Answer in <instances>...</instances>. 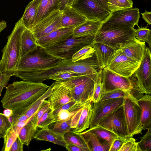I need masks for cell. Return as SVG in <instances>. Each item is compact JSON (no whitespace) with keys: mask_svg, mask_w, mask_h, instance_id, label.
Here are the masks:
<instances>
[{"mask_svg":"<svg viewBox=\"0 0 151 151\" xmlns=\"http://www.w3.org/2000/svg\"><path fill=\"white\" fill-rule=\"evenodd\" d=\"M146 46L145 42L139 41L135 37L129 40L120 49L129 58L141 63Z\"/></svg>","mask_w":151,"mask_h":151,"instance_id":"obj_20","label":"cell"},{"mask_svg":"<svg viewBox=\"0 0 151 151\" xmlns=\"http://www.w3.org/2000/svg\"><path fill=\"white\" fill-rule=\"evenodd\" d=\"M133 91L140 97L151 93V55L150 49L146 46L143 58L138 68L132 75Z\"/></svg>","mask_w":151,"mask_h":151,"instance_id":"obj_7","label":"cell"},{"mask_svg":"<svg viewBox=\"0 0 151 151\" xmlns=\"http://www.w3.org/2000/svg\"><path fill=\"white\" fill-rule=\"evenodd\" d=\"M135 30V37L139 41L147 42L150 48L151 47V30L147 28V25L145 27H140Z\"/></svg>","mask_w":151,"mask_h":151,"instance_id":"obj_39","label":"cell"},{"mask_svg":"<svg viewBox=\"0 0 151 151\" xmlns=\"http://www.w3.org/2000/svg\"><path fill=\"white\" fill-rule=\"evenodd\" d=\"M34 139L38 140L47 141L65 147L67 144L63 135L55 132L48 128L37 130Z\"/></svg>","mask_w":151,"mask_h":151,"instance_id":"obj_27","label":"cell"},{"mask_svg":"<svg viewBox=\"0 0 151 151\" xmlns=\"http://www.w3.org/2000/svg\"><path fill=\"white\" fill-rule=\"evenodd\" d=\"M138 144L141 151H151V129H147L146 133L140 138Z\"/></svg>","mask_w":151,"mask_h":151,"instance_id":"obj_43","label":"cell"},{"mask_svg":"<svg viewBox=\"0 0 151 151\" xmlns=\"http://www.w3.org/2000/svg\"><path fill=\"white\" fill-rule=\"evenodd\" d=\"M62 60L50 54L44 47L38 46L36 50L20 59L14 72L46 70L58 65Z\"/></svg>","mask_w":151,"mask_h":151,"instance_id":"obj_4","label":"cell"},{"mask_svg":"<svg viewBox=\"0 0 151 151\" xmlns=\"http://www.w3.org/2000/svg\"><path fill=\"white\" fill-rule=\"evenodd\" d=\"M101 72L100 73L95 81L94 91L92 98V101L93 103H96L100 101L103 93L101 77Z\"/></svg>","mask_w":151,"mask_h":151,"instance_id":"obj_42","label":"cell"},{"mask_svg":"<svg viewBox=\"0 0 151 151\" xmlns=\"http://www.w3.org/2000/svg\"><path fill=\"white\" fill-rule=\"evenodd\" d=\"M137 101L141 108V116L140 124L134 135L141 134L143 130L151 129V94H143L137 99Z\"/></svg>","mask_w":151,"mask_h":151,"instance_id":"obj_19","label":"cell"},{"mask_svg":"<svg viewBox=\"0 0 151 151\" xmlns=\"http://www.w3.org/2000/svg\"><path fill=\"white\" fill-rule=\"evenodd\" d=\"M95 35H90L78 37L73 35L57 44L45 47L50 54L61 59H71L73 55L83 47L92 46Z\"/></svg>","mask_w":151,"mask_h":151,"instance_id":"obj_5","label":"cell"},{"mask_svg":"<svg viewBox=\"0 0 151 151\" xmlns=\"http://www.w3.org/2000/svg\"><path fill=\"white\" fill-rule=\"evenodd\" d=\"M89 151H109L111 145L87 130L79 133Z\"/></svg>","mask_w":151,"mask_h":151,"instance_id":"obj_23","label":"cell"},{"mask_svg":"<svg viewBox=\"0 0 151 151\" xmlns=\"http://www.w3.org/2000/svg\"><path fill=\"white\" fill-rule=\"evenodd\" d=\"M11 75H8L0 72V86H6L10 80Z\"/></svg>","mask_w":151,"mask_h":151,"instance_id":"obj_53","label":"cell"},{"mask_svg":"<svg viewBox=\"0 0 151 151\" xmlns=\"http://www.w3.org/2000/svg\"><path fill=\"white\" fill-rule=\"evenodd\" d=\"M135 30L129 27L108 29L100 28L95 35L94 41L105 44L117 50L135 37Z\"/></svg>","mask_w":151,"mask_h":151,"instance_id":"obj_6","label":"cell"},{"mask_svg":"<svg viewBox=\"0 0 151 151\" xmlns=\"http://www.w3.org/2000/svg\"><path fill=\"white\" fill-rule=\"evenodd\" d=\"M70 90L73 100L78 103L92 101L95 81L85 75L60 82Z\"/></svg>","mask_w":151,"mask_h":151,"instance_id":"obj_8","label":"cell"},{"mask_svg":"<svg viewBox=\"0 0 151 151\" xmlns=\"http://www.w3.org/2000/svg\"><path fill=\"white\" fill-rule=\"evenodd\" d=\"M88 130L94 134L102 140L110 145L114 140L118 137L111 131L98 125Z\"/></svg>","mask_w":151,"mask_h":151,"instance_id":"obj_33","label":"cell"},{"mask_svg":"<svg viewBox=\"0 0 151 151\" xmlns=\"http://www.w3.org/2000/svg\"><path fill=\"white\" fill-rule=\"evenodd\" d=\"M97 125L111 131L118 137H128L123 105L105 117Z\"/></svg>","mask_w":151,"mask_h":151,"instance_id":"obj_10","label":"cell"},{"mask_svg":"<svg viewBox=\"0 0 151 151\" xmlns=\"http://www.w3.org/2000/svg\"><path fill=\"white\" fill-rule=\"evenodd\" d=\"M63 137L67 143L76 145L82 148L84 151H89L86 144L79 133L70 130L65 132Z\"/></svg>","mask_w":151,"mask_h":151,"instance_id":"obj_31","label":"cell"},{"mask_svg":"<svg viewBox=\"0 0 151 151\" xmlns=\"http://www.w3.org/2000/svg\"><path fill=\"white\" fill-rule=\"evenodd\" d=\"M124 98L100 101L94 103L89 127L96 126L103 119L123 104Z\"/></svg>","mask_w":151,"mask_h":151,"instance_id":"obj_15","label":"cell"},{"mask_svg":"<svg viewBox=\"0 0 151 151\" xmlns=\"http://www.w3.org/2000/svg\"><path fill=\"white\" fill-rule=\"evenodd\" d=\"M25 28L20 19L8 36L7 42L1 50L0 72L13 76L20 59L21 36Z\"/></svg>","mask_w":151,"mask_h":151,"instance_id":"obj_3","label":"cell"},{"mask_svg":"<svg viewBox=\"0 0 151 151\" xmlns=\"http://www.w3.org/2000/svg\"><path fill=\"white\" fill-rule=\"evenodd\" d=\"M133 6L132 0H108V6L110 13L119 10L132 8Z\"/></svg>","mask_w":151,"mask_h":151,"instance_id":"obj_36","label":"cell"},{"mask_svg":"<svg viewBox=\"0 0 151 151\" xmlns=\"http://www.w3.org/2000/svg\"><path fill=\"white\" fill-rule=\"evenodd\" d=\"M77 103L78 102L75 101L73 100L62 105L58 108L54 110V115L56 114L59 111L67 110L69 109Z\"/></svg>","mask_w":151,"mask_h":151,"instance_id":"obj_52","label":"cell"},{"mask_svg":"<svg viewBox=\"0 0 151 151\" xmlns=\"http://www.w3.org/2000/svg\"><path fill=\"white\" fill-rule=\"evenodd\" d=\"M51 107L50 102L48 100H45L36 112L32 117L34 124L37 127L38 122L44 114Z\"/></svg>","mask_w":151,"mask_h":151,"instance_id":"obj_45","label":"cell"},{"mask_svg":"<svg viewBox=\"0 0 151 151\" xmlns=\"http://www.w3.org/2000/svg\"><path fill=\"white\" fill-rule=\"evenodd\" d=\"M126 138L116 137L111 145L109 151H119Z\"/></svg>","mask_w":151,"mask_h":151,"instance_id":"obj_48","label":"cell"},{"mask_svg":"<svg viewBox=\"0 0 151 151\" xmlns=\"http://www.w3.org/2000/svg\"><path fill=\"white\" fill-rule=\"evenodd\" d=\"M11 126V122L4 114L0 113V129L3 137L7 129Z\"/></svg>","mask_w":151,"mask_h":151,"instance_id":"obj_47","label":"cell"},{"mask_svg":"<svg viewBox=\"0 0 151 151\" xmlns=\"http://www.w3.org/2000/svg\"><path fill=\"white\" fill-rule=\"evenodd\" d=\"M5 86L3 85L0 86V96L1 95V93H2L4 88V87Z\"/></svg>","mask_w":151,"mask_h":151,"instance_id":"obj_59","label":"cell"},{"mask_svg":"<svg viewBox=\"0 0 151 151\" xmlns=\"http://www.w3.org/2000/svg\"><path fill=\"white\" fill-rule=\"evenodd\" d=\"M18 136V134L11 126L4 134V145L1 150L9 151L12 145Z\"/></svg>","mask_w":151,"mask_h":151,"instance_id":"obj_37","label":"cell"},{"mask_svg":"<svg viewBox=\"0 0 151 151\" xmlns=\"http://www.w3.org/2000/svg\"><path fill=\"white\" fill-rule=\"evenodd\" d=\"M92 46L101 67H106L113 58L116 50L102 43L94 42Z\"/></svg>","mask_w":151,"mask_h":151,"instance_id":"obj_21","label":"cell"},{"mask_svg":"<svg viewBox=\"0 0 151 151\" xmlns=\"http://www.w3.org/2000/svg\"><path fill=\"white\" fill-rule=\"evenodd\" d=\"M95 50L92 46L91 45L86 46L80 50L72 57V61L76 62L86 59L92 56Z\"/></svg>","mask_w":151,"mask_h":151,"instance_id":"obj_40","label":"cell"},{"mask_svg":"<svg viewBox=\"0 0 151 151\" xmlns=\"http://www.w3.org/2000/svg\"><path fill=\"white\" fill-rule=\"evenodd\" d=\"M12 120L11 124H14L18 122H24L30 120L32 118H29L26 114H23L21 115L12 116Z\"/></svg>","mask_w":151,"mask_h":151,"instance_id":"obj_51","label":"cell"},{"mask_svg":"<svg viewBox=\"0 0 151 151\" xmlns=\"http://www.w3.org/2000/svg\"><path fill=\"white\" fill-rule=\"evenodd\" d=\"M72 117L64 121L53 122L48 126V128L55 132L63 136L68 131L73 130L71 127Z\"/></svg>","mask_w":151,"mask_h":151,"instance_id":"obj_35","label":"cell"},{"mask_svg":"<svg viewBox=\"0 0 151 151\" xmlns=\"http://www.w3.org/2000/svg\"><path fill=\"white\" fill-rule=\"evenodd\" d=\"M131 93V92L120 89H117L104 92L100 101L108 99L124 98H125Z\"/></svg>","mask_w":151,"mask_h":151,"instance_id":"obj_41","label":"cell"},{"mask_svg":"<svg viewBox=\"0 0 151 151\" xmlns=\"http://www.w3.org/2000/svg\"><path fill=\"white\" fill-rule=\"evenodd\" d=\"M119 151H141L138 142L132 137L127 138Z\"/></svg>","mask_w":151,"mask_h":151,"instance_id":"obj_44","label":"cell"},{"mask_svg":"<svg viewBox=\"0 0 151 151\" xmlns=\"http://www.w3.org/2000/svg\"><path fill=\"white\" fill-rule=\"evenodd\" d=\"M54 84V82L49 87L47 91L37 99L23 114H26L29 118H32L44 101L47 99L50 96L52 92Z\"/></svg>","mask_w":151,"mask_h":151,"instance_id":"obj_34","label":"cell"},{"mask_svg":"<svg viewBox=\"0 0 151 151\" xmlns=\"http://www.w3.org/2000/svg\"><path fill=\"white\" fill-rule=\"evenodd\" d=\"M102 22L87 19L74 28L73 36L78 37L90 35H95L100 28Z\"/></svg>","mask_w":151,"mask_h":151,"instance_id":"obj_29","label":"cell"},{"mask_svg":"<svg viewBox=\"0 0 151 151\" xmlns=\"http://www.w3.org/2000/svg\"><path fill=\"white\" fill-rule=\"evenodd\" d=\"M49 87L42 83L25 80L14 82L6 87L1 100L2 106L12 111V116L22 114Z\"/></svg>","mask_w":151,"mask_h":151,"instance_id":"obj_1","label":"cell"},{"mask_svg":"<svg viewBox=\"0 0 151 151\" xmlns=\"http://www.w3.org/2000/svg\"><path fill=\"white\" fill-rule=\"evenodd\" d=\"M12 113V111L10 109H6L4 111V114L9 118L11 117Z\"/></svg>","mask_w":151,"mask_h":151,"instance_id":"obj_58","label":"cell"},{"mask_svg":"<svg viewBox=\"0 0 151 151\" xmlns=\"http://www.w3.org/2000/svg\"><path fill=\"white\" fill-rule=\"evenodd\" d=\"M38 46L32 32L25 28L21 36L20 59L36 50Z\"/></svg>","mask_w":151,"mask_h":151,"instance_id":"obj_25","label":"cell"},{"mask_svg":"<svg viewBox=\"0 0 151 151\" xmlns=\"http://www.w3.org/2000/svg\"><path fill=\"white\" fill-rule=\"evenodd\" d=\"M24 145L18 136L12 145L9 151H23Z\"/></svg>","mask_w":151,"mask_h":151,"instance_id":"obj_49","label":"cell"},{"mask_svg":"<svg viewBox=\"0 0 151 151\" xmlns=\"http://www.w3.org/2000/svg\"><path fill=\"white\" fill-rule=\"evenodd\" d=\"M54 110L50 107L39 120L37 127L40 129L48 128L54 120Z\"/></svg>","mask_w":151,"mask_h":151,"instance_id":"obj_38","label":"cell"},{"mask_svg":"<svg viewBox=\"0 0 151 151\" xmlns=\"http://www.w3.org/2000/svg\"><path fill=\"white\" fill-rule=\"evenodd\" d=\"M101 80L103 93L112 90L120 89L131 92L134 86L129 78L117 74L106 67L102 69Z\"/></svg>","mask_w":151,"mask_h":151,"instance_id":"obj_14","label":"cell"},{"mask_svg":"<svg viewBox=\"0 0 151 151\" xmlns=\"http://www.w3.org/2000/svg\"><path fill=\"white\" fill-rule=\"evenodd\" d=\"M75 28L61 27L36 39L38 46L45 47L57 44L73 35Z\"/></svg>","mask_w":151,"mask_h":151,"instance_id":"obj_18","label":"cell"},{"mask_svg":"<svg viewBox=\"0 0 151 151\" xmlns=\"http://www.w3.org/2000/svg\"><path fill=\"white\" fill-rule=\"evenodd\" d=\"M82 75H83L73 71H68L54 75L50 78V79L60 82L71 78Z\"/></svg>","mask_w":151,"mask_h":151,"instance_id":"obj_46","label":"cell"},{"mask_svg":"<svg viewBox=\"0 0 151 151\" xmlns=\"http://www.w3.org/2000/svg\"><path fill=\"white\" fill-rule=\"evenodd\" d=\"M102 69L94 53L90 57L76 62H73L72 59H63L59 65L50 69L30 72H15L13 76L23 80L42 83L50 79L54 75L72 71L87 76L95 81Z\"/></svg>","mask_w":151,"mask_h":151,"instance_id":"obj_2","label":"cell"},{"mask_svg":"<svg viewBox=\"0 0 151 151\" xmlns=\"http://www.w3.org/2000/svg\"><path fill=\"white\" fill-rule=\"evenodd\" d=\"M61 14L59 11H55L30 29L36 39L62 27L60 24Z\"/></svg>","mask_w":151,"mask_h":151,"instance_id":"obj_16","label":"cell"},{"mask_svg":"<svg viewBox=\"0 0 151 151\" xmlns=\"http://www.w3.org/2000/svg\"><path fill=\"white\" fill-rule=\"evenodd\" d=\"M41 0H33L26 7L24 14L20 19L25 27L31 29L33 26L38 9Z\"/></svg>","mask_w":151,"mask_h":151,"instance_id":"obj_28","label":"cell"},{"mask_svg":"<svg viewBox=\"0 0 151 151\" xmlns=\"http://www.w3.org/2000/svg\"><path fill=\"white\" fill-rule=\"evenodd\" d=\"M59 0H41L33 27L53 12L59 11Z\"/></svg>","mask_w":151,"mask_h":151,"instance_id":"obj_26","label":"cell"},{"mask_svg":"<svg viewBox=\"0 0 151 151\" xmlns=\"http://www.w3.org/2000/svg\"><path fill=\"white\" fill-rule=\"evenodd\" d=\"M32 118L21 128L18 134V137L24 145L27 146L37 131V128Z\"/></svg>","mask_w":151,"mask_h":151,"instance_id":"obj_30","label":"cell"},{"mask_svg":"<svg viewBox=\"0 0 151 151\" xmlns=\"http://www.w3.org/2000/svg\"><path fill=\"white\" fill-rule=\"evenodd\" d=\"M92 101L87 102L81 110L76 127L73 131L80 133L89 127L93 112Z\"/></svg>","mask_w":151,"mask_h":151,"instance_id":"obj_24","label":"cell"},{"mask_svg":"<svg viewBox=\"0 0 151 151\" xmlns=\"http://www.w3.org/2000/svg\"><path fill=\"white\" fill-rule=\"evenodd\" d=\"M143 19L148 24H151V12L145 10V11L141 13Z\"/></svg>","mask_w":151,"mask_h":151,"instance_id":"obj_55","label":"cell"},{"mask_svg":"<svg viewBox=\"0 0 151 151\" xmlns=\"http://www.w3.org/2000/svg\"><path fill=\"white\" fill-rule=\"evenodd\" d=\"M99 5L105 9L109 11L108 6V0H96Z\"/></svg>","mask_w":151,"mask_h":151,"instance_id":"obj_56","label":"cell"},{"mask_svg":"<svg viewBox=\"0 0 151 151\" xmlns=\"http://www.w3.org/2000/svg\"><path fill=\"white\" fill-rule=\"evenodd\" d=\"M139 9L132 8L113 12L102 22L101 28H112L125 27L134 28L138 26L140 18Z\"/></svg>","mask_w":151,"mask_h":151,"instance_id":"obj_9","label":"cell"},{"mask_svg":"<svg viewBox=\"0 0 151 151\" xmlns=\"http://www.w3.org/2000/svg\"><path fill=\"white\" fill-rule=\"evenodd\" d=\"M76 0H59V10L62 12L66 8L72 7L73 4Z\"/></svg>","mask_w":151,"mask_h":151,"instance_id":"obj_50","label":"cell"},{"mask_svg":"<svg viewBox=\"0 0 151 151\" xmlns=\"http://www.w3.org/2000/svg\"><path fill=\"white\" fill-rule=\"evenodd\" d=\"M47 99L51 107L54 110L64 104L74 100L70 90L58 81L54 82L52 92Z\"/></svg>","mask_w":151,"mask_h":151,"instance_id":"obj_17","label":"cell"},{"mask_svg":"<svg viewBox=\"0 0 151 151\" xmlns=\"http://www.w3.org/2000/svg\"><path fill=\"white\" fill-rule=\"evenodd\" d=\"M140 63L127 56L119 49L116 50L106 68L117 74L129 78L138 68Z\"/></svg>","mask_w":151,"mask_h":151,"instance_id":"obj_12","label":"cell"},{"mask_svg":"<svg viewBox=\"0 0 151 151\" xmlns=\"http://www.w3.org/2000/svg\"><path fill=\"white\" fill-rule=\"evenodd\" d=\"M61 13L60 24L62 27L75 28L87 20L72 7L66 8Z\"/></svg>","mask_w":151,"mask_h":151,"instance_id":"obj_22","label":"cell"},{"mask_svg":"<svg viewBox=\"0 0 151 151\" xmlns=\"http://www.w3.org/2000/svg\"><path fill=\"white\" fill-rule=\"evenodd\" d=\"M2 137H3V136L1 134V130L0 129V138Z\"/></svg>","mask_w":151,"mask_h":151,"instance_id":"obj_60","label":"cell"},{"mask_svg":"<svg viewBox=\"0 0 151 151\" xmlns=\"http://www.w3.org/2000/svg\"><path fill=\"white\" fill-rule=\"evenodd\" d=\"M65 148L69 151H84L80 147L71 143H67Z\"/></svg>","mask_w":151,"mask_h":151,"instance_id":"obj_54","label":"cell"},{"mask_svg":"<svg viewBox=\"0 0 151 151\" xmlns=\"http://www.w3.org/2000/svg\"><path fill=\"white\" fill-rule=\"evenodd\" d=\"M123 106L128 137H132L140 122L141 108L137 101V99L131 94L124 98Z\"/></svg>","mask_w":151,"mask_h":151,"instance_id":"obj_13","label":"cell"},{"mask_svg":"<svg viewBox=\"0 0 151 151\" xmlns=\"http://www.w3.org/2000/svg\"><path fill=\"white\" fill-rule=\"evenodd\" d=\"M7 26V23L5 21H0V33Z\"/></svg>","mask_w":151,"mask_h":151,"instance_id":"obj_57","label":"cell"},{"mask_svg":"<svg viewBox=\"0 0 151 151\" xmlns=\"http://www.w3.org/2000/svg\"><path fill=\"white\" fill-rule=\"evenodd\" d=\"M72 7L87 20L103 22L110 13L101 7L96 0H76Z\"/></svg>","mask_w":151,"mask_h":151,"instance_id":"obj_11","label":"cell"},{"mask_svg":"<svg viewBox=\"0 0 151 151\" xmlns=\"http://www.w3.org/2000/svg\"><path fill=\"white\" fill-rule=\"evenodd\" d=\"M87 102L77 103L68 109L59 111L54 115V118L53 122L64 121L72 117Z\"/></svg>","mask_w":151,"mask_h":151,"instance_id":"obj_32","label":"cell"}]
</instances>
